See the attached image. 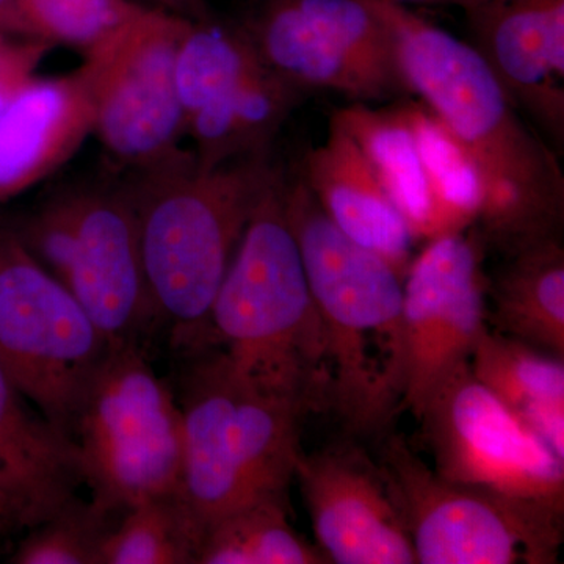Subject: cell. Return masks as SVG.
Wrapping results in <instances>:
<instances>
[{
  "mask_svg": "<svg viewBox=\"0 0 564 564\" xmlns=\"http://www.w3.org/2000/svg\"><path fill=\"white\" fill-rule=\"evenodd\" d=\"M304 91L263 68L212 99L185 126L204 169L270 152L274 137Z\"/></svg>",
  "mask_w": 564,
  "mask_h": 564,
  "instance_id": "44dd1931",
  "label": "cell"
},
{
  "mask_svg": "<svg viewBox=\"0 0 564 564\" xmlns=\"http://www.w3.org/2000/svg\"><path fill=\"white\" fill-rule=\"evenodd\" d=\"M93 122L80 69L22 85L0 115V203L57 173L91 135Z\"/></svg>",
  "mask_w": 564,
  "mask_h": 564,
  "instance_id": "2e32d148",
  "label": "cell"
},
{
  "mask_svg": "<svg viewBox=\"0 0 564 564\" xmlns=\"http://www.w3.org/2000/svg\"><path fill=\"white\" fill-rule=\"evenodd\" d=\"M280 170L270 152L204 169L180 150L126 177L152 307L177 344L209 343L212 303Z\"/></svg>",
  "mask_w": 564,
  "mask_h": 564,
  "instance_id": "7a4b0ae2",
  "label": "cell"
},
{
  "mask_svg": "<svg viewBox=\"0 0 564 564\" xmlns=\"http://www.w3.org/2000/svg\"><path fill=\"white\" fill-rule=\"evenodd\" d=\"M242 25L267 68L302 91L356 102L411 95L373 0H258Z\"/></svg>",
  "mask_w": 564,
  "mask_h": 564,
  "instance_id": "30bf717a",
  "label": "cell"
},
{
  "mask_svg": "<svg viewBox=\"0 0 564 564\" xmlns=\"http://www.w3.org/2000/svg\"><path fill=\"white\" fill-rule=\"evenodd\" d=\"M332 120L361 148L414 242L447 237L432 177L402 104L375 109L370 104L356 102L334 111Z\"/></svg>",
  "mask_w": 564,
  "mask_h": 564,
  "instance_id": "d6986e66",
  "label": "cell"
},
{
  "mask_svg": "<svg viewBox=\"0 0 564 564\" xmlns=\"http://www.w3.org/2000/svg\"><path fill=\"white\" fill-rule=\"evenodd\" d=\"M185 497L204 527L258 500L288 499L310 408L240 373L225 352L182 378Z\"/></svg>",
  "mask_w": 564,
  "mask_h": 564,
  "instance_id": "5b68a950",
  "label": "cell"
},
{
  "mask_svg": "<svg viewBox=\"0 0 564 564\" xmlns=\"http://www.w3.org/2000/svg\"><path fill=\"white\" fill-rule=\"evenodd\" d=\"M284 204L325 336L328 406L352 432H378L402 406L403 278L345 236L302 177L285 176Z\"/></svg>",
  "mask_w": 564,
  "mask_h": 564,
  "instance_id": "3957f363",
  "label": "cell"
},
{
  "mask_svg": "<svg viewBox=\"0 0 564 564\" xmlns=\"http://www.w3.org/2000/svg\"><path fill=\"white\" fill-rule=\"evenodd\" d=\"M111 345L87 311L0 225V366L68 440L74 414Z\"/></svg>",
  "mask_w": 564,
  "mask_h": 564,
  "instance_id": "ba28073f",
  "label": "cell"
},
{
  "mask_svg": "<svg viewBox=\"0 0 564 564\" xmlns=\"http://www.w3.org/2000/svg\"><path fill=\"white\" fill-rule=\"evenodd\" d=\"M421 564L558 562L564 514L445 480L391 436L378 459Z\"/></svg>",
  "mask_w": 564,
  "mask_h": 564,
  "instance_id": "9c48e42d",
  "label": "cell"
},
{
  "mask_svg": "<svg viewBox=\"0 0 564 564\" xmlns=\"http://www.w3.org/2000/svg\"><path fill=\"white\" fill-rule=\"evenodd\" d=\"M488 276V325L496 333L564 359L563 240L502 258Z\"/></svg>",
  "mask_w": 564,
  "mask_h": 564,
  "instance_id": "ffe728a7",
  "label": "cell"
},
{
  "mask_svg": "<svg viewBox=\"0 0 564 564\" xmlns=\"http://www.w3.org/2000/svg\"><path fill=\"white\" fill-rule=\"evenodd\" d=\"M391 25L411 95L425 104L469 159L480 184L474 231L502 258L563 240L564 174L558 155L470 43L404 3L373 0Z\"/></svg>",
  "mask_w": 564,
  "mask_h": 564,
  "instance_id": "6da1fadb",
  "label": "cell"
},
{
  "mask_svg": "<svg viewBox=\"0 0 564 564\" xmlns=\"http://www.w3.org/2000/svg\"><path fill=\"white\" fill-rule=\"evenodd\" d=\"M317 545L293 529L288 499L258 500L204 527L196 564H326Z\"/></svg>",
  "mask_w": 564,
  "mask_h": 564,
  "instance_id": "603a6c76",
  "label": "cell"
},
{
  "mask_svg": "<svg viewBox=\"0 0 564 564\" xmlns=\"http://www.w3.org/2000/svg\"><path fill=\"white\" fill-rule=\"evenodd\" d=\"M299 481L315 545L328 563L415 564L413 543L377 462L352 444L300 454Z\"/></svg>",
  "mask_w": 564,
  "mask_h": 564,
  "instance_id": "5bb4252c",
  "label": "cell"
},
{
  "mask_svg": "<svg viewBox=\"0 0 564 564\" xmlns=\"http://www.w3.org/2000/svg\"><path fill=\"white\" fill-rule=\"evenodd\" d=\"M187 21L143 7L85 51L79 69L90 91L93 133L129 172L181 150L176 55Z\"/></svg>",
  "mask_w": 564,
  "mask_h": 564,
  "instance_id": "8fae6325",
  "label": "cell"
},
{
  "mask_svg": "<svg viewBox=\"0 0 564 564\" xmlns=\"http://www.w3.org/2000/svg\"><path fill=\"white\" fill-rule=\"evenodd\" d=\"M69 437L93 502L110 513L184 491L180 400L139 344L107 352L82 395Z\"/></svg>",
  "mask_w": 564,
  "mask_h": 564,
  "instance_id": "52a82bcc",
  "label": "cell"
},
{
  "mask_svg": "<svg viewBox=\"0 0 564 564\" xmlns=\"http://www.w3.org/2000/svg\"><path fill=\"white\" fill-rule=\"evenodd\" d=\"M0 470L28 503L33 527L61 510L84 484L76 445L28 406L2 366Z\"/></svg>",
  "mask_w": 564,
  "mask_h": 564,
  "instance_id": "ac0fdd59",
  "label": "cell"
},
{
  "mask_svg": "<svg viewBox=\"0 0 564 564\" xmlns=\"http://www.w3.org/2000/svg\"><path fill=\"white\" fill-rule=\"evenodd\" d=\"M299 176L345 236L404 278L414 258L413 236L361 148L332 118L325 140L304 154Z\"/></svg>",
  "mask_w": 564,
  "mask_h": 564,
  "instance_id": "e0dca14e",
  "label": "cell"
},
{
  "mask_svg": "<svg viewBox=\"0 0 564 564\" xmlns=\"http://www.w3.org/2000/svg\"><path fill=\"white\" fill-rule=\"evenodd\" d=\"M155 9L169 11L185 20H202L209 17V0H152Z\"/></svg>",
  "mask_w": 564,
  "mask_h": 564,
  "instance_id": "f546056e",
  "label": "cell"
},
{
  "mask_svg": "<svg viewBox=\"0 0 564 564\" xmlns=\"http://www.w3.org/2000/svg\"><path fill=\"white\" fill-rule=\"evenodd\" d=\"M267 68L243 25L188 20L176 55V87L185 126L195 111Z\"/></svg>",
  "mask_w": 564,
  "mask_h": 564,
  "instance_id": "cb8c5ba5",
  "label": "cell"
},
{
  "mask_svg": "<svg viewBox=\"0 0 564 564\" xmlns=\"http://www.w3.org/2000/svg\"><path fill=\"white\" fill-rule=\"evenodd\" d=\"M473 46L519 110L564 143V0H480Z\"/></svg>",
  "mask_w": 564,
  "mask_h": 564,
  "instance_id": "9a60e30c",
  "label": "cell"
},
{
  "mask_svg": "<svg viewBox=\"0 0 564 564\" xmlns=\"http://www.w3.org/2000/svg\"><path fill=\"white\" fill-rule=\"evenodd\" d=\"M11 228L87 311L111 347L139 344L141 333L158 317L128 182L65 185Z\"/></svg>",
  "mask_w": 564,
  "mask_h": 564,
  "instance_id": "8992f818",
  "label": "cell"
},
{
  "mask_svg": "<svg viewBox=\"0 0 564 564\" xmlns=\"http://www.w3.org/2000/svg\"><path fill=\"white\" fill-rule=\"evenodd\" d=\"M0 32L18 35L17 0H0Z\"/></svg>",
  "mask_w": 564,
  "mask_h": 564,
  "instance_id": "4dcf8cb0",
  "label": "cell"
},
{
  "mask_svg": "<svg viewBox=\"0 0 564 564\" xmlns=\"http://www.w3.org/2000/svg\"><path fill=\"white\" fill-rule=\"evenodd\" d=\"M284 185L280 170L245 229L210 306L209 343L245 377L317 411L328 406V358Z\"/></svg>",
  "mask_w": 564,
  "mask_h": 564,
  "instance_id": "277c9868",
  "label": "cell"
},
{
  "mask_svg": "<svg viewBox=\"0 0 564 564\" xmlns=\"http://www.w3.org/2000/svg\"><path fill=\"white\" fill-rule=\"evenodd\" d=\"M485 247L474 229L423 243L403 278V410L423 408L488 332Z\"/></svg>",
  "mask_w": 564,
  "mask_h": 564,
  "instance_id": "4fadbf2b",
  "label": "cell"
},
{
  "mask_svg": "<svg viewBox=\"0 0 564 564\" xmlns=\"http://www.w3.org/2000/svg\"><path fill=\"white\" fill-rule=\"evenodd\" d=\"M399 3H423V6H454L464 10V13L473 10L480 0H393Z\"/></svg>",
  "mask_w": 564,
  "mask_h": 564,
  "instance_id": "1f68e13d",
  "label": "cell"
},
{
  "mask_svg": "<svg viewBox=\"0 0 564 564\" xmlns=\"http://www.w3.org/2000/svg\"><path fill=\"white\" fill-rule=\"evenodd\" d=\"M21 527L32 529L31 511L21 494L0 470V534L21 529Z\"/></svg>",
  "mask_w": 564,
  "mask_h": 564,
  "instance_id": "f1b7e54d",
  "label": "cell"
},
{
  "mask_svg": "<svg viewBox=\"0 0 564 564\" xmlns=\"http://www.w3.org/2000/svg\"><path fill=\"white\" fill-rule=\"evenodd\" d=\"M470 370L558 458L564 459V359L488 329Z\"/></svg>",
  "mask_w": 564,
  "mask_h": 564,
  "instance_id": "7402d4cb",
  "label": "cell"
},
{
  "mask_svg": "<svg viewBox=\"0 0 564 564\" xmlns=\"http://www.w3.org/2000/svg\"><path fill=\"white\" fill-rule=\"evenodd\" d=\"M203 534L184 491L150 497L120 516L104 541L101 564H196Z\"/></svg>",
  "mask_w": 564,
  "mask_h": 564,
  "instance_id": "d4e9b609",
  "label": "cell"
},
{
  "mask_svg": "<svg viewBox=\"0 0 564 564\" xmlns=\"http://www.w3.org/2000/svg\"><path fill=\"white\" fill-rule=\"evenodd\" d=\"M141 9L131 0H17L18 35L87 51Z\"/></svg>",
  "mask_w": 564,
  "mask_h": 564,
  "instance_id": "484cf974",
  "label": "cell"
},
{
  "mask_svg": "<svg viewBox=\"0 0 564 564\" xmlns=\"http://www.w3.org/2000/svg\"><path fill=\"white\" fill-rule=\"evenodd\" d=\"M120 516L104 510L90 500H68L46 521L32 527L11 555L14 564H101L107 534Z\"/></svg>",
  "mask_w": 564,
  "mask_h": 564,
  "instance_id": "4316f807",
  "label": "cell"
},
{
  "mask_svg": "<svg viewBox=\"0 0 564 564\" xmlns=\"http://www.w3.org/2000/svg\"><path fill=\"white\" fill-rule=\"evenodd\" d=\"M52 46L41 41L0 32V88L18 91L33 79V70Z\"/></svg>",
  "mask_w": 564,
  "mask_h": 564,
  "instance_id": "83f0119b",
  "label": "cell"
},
{
  "mask_svg": "<svg viewBox=\"0 0 564 564\" xmlns=\"http://www.w3.org/2000/svg\"><path fill=\"white\" fill-rule=\"evenodd\" d=\"M417 421L445 480L564 514V459L475 378L469 362L448 375Z\"/></svg>",
  "mask_w": 564,
  "mask_h": 564,
  "instance_id": "7c38bea8",
  "label": "cell"
}]
</instances>
